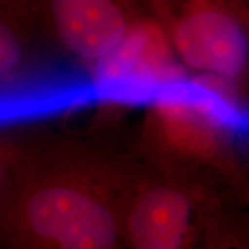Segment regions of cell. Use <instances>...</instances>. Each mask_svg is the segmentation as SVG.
I'll use <instances>...</instances> for the list:
<instances>
[{"instance_id":"1","label":"cell","mask_w":249,"mask_h":249,"mask_svg":"<svg viewBox=\"0 0 249 249\" xmlns=\"http://www.w3.org/2000/svg\"><path fill=\"white\" fill-rule=\"evenodd\" d=\"M129 154L37 132L0 217V249H127L120 208Z\"/></svg>"},{"instance_id":"2","label":"cell","mask_w":249,"mask_h":249,"mask_svg":"<svg viewBox=\"0 0 249 249\" xmlns=\"http://www.w3.org/2000/svg\"><path fill=\"white\" fill-rule=\"evenodd\" d=\"M244 101L219 81L186 77L148 102L130 155L152 169L196 179L246 205V161L233 133Z\"/></svg>"},{"instance_id":"3","label":"cell","mask_w":249,"mask_h":249,"mask_svg":"<svg viewBox=\"0 0 249 249\" xmlns=\"http://www.w3.org/2000/svg\"><path fill=\"white\" fill-rule=\"evenodd\" d=\"M187 73L224 83L240 97L249 91L247 0H148Z\"/></svg>"},{"instance_id":"4","label":"cell","mask_w":249,"mask_h":249,"mask_svg":"<svg viewBox=\"0 0 249 249\" xmlns=\"http://www.w3.org/2000/svg\"><path fill=\"white\" fill-rule=\"evenodd\" d=\"M225 196L198 180L152 169L130 155L120 208L126 248L200 249L208 213Z\"/></svg>"},{"instance_id":"5","label":"cell","mask_w":249,"mask_h":249,"mask_svg":"<svg viewBox=\"0 0 249 249\" xmlns=\"http://www.w3.org/2000/svg\"><path fill=\"white\" fill-rule=\"evenodd\" d=\"M37 30L89 71L151 18L148 0H34Z\"/></svg>"},{"instance_id":"6","label":"cell","mask_w":249,"mask_h":249,"mask_svg":"<svg viewBox=\"0 0 249 249\" xmlns=\"http://www.w3.org/2000/svg\"><path fill=\"white\" fill-rule=\"evenodd\" d=\"M102 97L113 103L148 99L188 77L154 17L90 71Z\"/></svg>"},{"instance_id":"7","label":"cell","mask_w":249,"mask_h":249,"mask_svg":"<svg viewBox=\"0 0 249 249\" xmlns=\"http://www.w3.org/2000/svg\"><path fill=\"white\" fill-rule=\"evenodd\" d=\"M37 31L31 12H0V86L18 80L27 71L31 34Z\"/></svg>"},{"instance_id":"8","label":"cell","mask_w":249,"mask_h":249,"mask_svg":"<svg viewBox=\"0 0 249 249\" xmlns=\"http://www.w3.org/2000/svg\"><path fill=\"white\" fill-rule=\"evenodd\" d=\"M200 249H249V211L231 197H222L208 213Z\"/></svg>"},{"instance_id":"9","label":"cell","mask_w":249,"mask_h":249,"mask_svg":"<svg viewBox=\"0 0 249 249\" xmlns=\"http://www.w3.org/2000/svg\"><path fill=\"white\" fill-rule=\"evenodd\" d=\"M37 132L0 128V217L33 148Z\"/></svg>"},{"instance_id":"10","label":"cell","mask_w":249,"mask_h":249,"mask_svg":"<svg viewBox=\"0 0 249 249\" xmlns=\"http://www.w3.org/2000/svg\"><path fill=\"white\" fill-rule=\"evenodd\" d=\"M34 0H0V12H33Z\"/></svg>"},{"instance_id":"11","label":"cell","mask_w":249,"mask_h":249,"mask_svg":"<svg viewBox=\"0 0 249 249\" xmlns=\"http://www.w3.org/2000/svg\"><path fill=\"white\" fill-rule=\"evenodd\" d=\"M246 161V170H247V176H248V185H249V160H245ZM246 208H247V210L249 211V193H248V200H247V203H246Z\"/></svg>"},{"instance_id":"12","label":"cell","mask_w":249,"mask_h":249,"mask_svg":"<svg viewBox=\"0 0 249 249\" xmlns=\"http://www.w3.org/2000/svg\"><path fill=\"white\" fill-rule=\"evenodd\" d=\"M247 2H248V7H249V0H247ZM248 99H249V91H248Z\"/></svg>"}]
</instances>
